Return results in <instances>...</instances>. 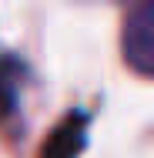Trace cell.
I'll return each mask as SVG.
<instances>
[{"instance_id":"cell-1","label":"cell","mask_w":154,"mask_h":158,"mask_svg":"<svg viewBox=\"0 0 154 158\" xmlns=\"http://www.w3.org/2000/svg\"><path fill=\"white\" fill-rule=\"evenodd\" d=\"M121 51L131 71L154 77V0L127 10L121 31Z\"/></svg>"},{"instance_id":"cell-2","label":"cell","mask_w":154,"mask_h":158,"mask_svg":"<svg viewBox=\"0 0 154 158\" xmlns=\"http://www.w3.org/2000/svg\"><path fill=\"white\" fill-rule=\"evenodd\" d=\"M84 141H87V114L70 111L61 125H54L47 141L40 145V158H77Z\"/></svg>"},{"instance_id":"cell-3","label":"cell","mask_w":154,"mask_h":158,"mask_svg":"<svg viewBox=\"0 0 154 158\" xmlns=\"http://www.w3.org/2000/svg\"><path fill=\"white\" fill-rule=\"evenodd\" d=\"M24 81H27V64L20 57H14L10 51H0V108L3 111L17 108Z\"/></svg>"}]
</instances>
